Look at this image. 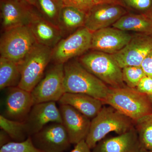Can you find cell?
I'll list each match as a JSON object with an SVG mask.
<instances>
[{
    "label": "cell",
    "instance_id": "obj_1",
    "mask_svg": "<svg viewBox=\"0 0 152 152\" xmlns=\"http://www.w3.org/2000/svg\"><path fill=\"white\" fill-rule=\"evenodd\" d=\"M64 90L65 93L88 95L103 101L110 87L91 73L73 58L64 64Z\"/></svg>",
    "mask_w": 152,
    "mask_h": 152
},
{
    "label": "cell",
    "instance_id": "obj_2",
    "mask_svg": "<svg viewBox=\"0 0 152 152\" xmlns=\"http://www.w3.org/2000/svg\"><path fill=\"white\" fill-rule=\"evenodd\" d=\"M104 104L111 106L135 122L152 113V99L136 89L110 88Z\"/></svg>",
    "mask_w": 152,
    "mask_h": 152
},
{
    "label": "cell",
    "instance_id": "obj_3",
    "mask_svg": "<svg viewBox=\"0 0 152 152\" xmlns=\"http://www.w3.org/2000/svg\"><path fill=\"white\" fill-rule=\"evenodd\" d=\"M135 122L111 106H103L91 120L86 142L91 150L109 133L118 135L126 132L134 127Z\"/></svg>",
    "mask_w": 152,
    "mask_h": 152
},
{
    "label": "cell",
    "instance_id": "obj_4",
    "mask_svg": "<svg viewBox=\"0 0 152 152\" xmlns=\"http://www.w3.org/2000/svg\"><path fill=\"white\" fill-rule=\"evenodd\" d=\"M81 64L110 88L127 86L123 79L121 69L112 55L93 51L80 56Z\"/></svg>",
    "mask_w": 152,
    "mask_h": 152
},
{
    "label": "cell",
    "instance_id": "obj_5",
    "mask_svg": "<svg viewBox=\"0 0 152 152\" xmlns=\"http://www.w3.org/2000/svg\"><path fill=\"white\" fill-rule=\"evenodd\" d=\"M53 49L37 44L21 61L18 64L21 73L19 88L31 92L45 75L51 61Z\"/></svg>",
    "mask_w": 152,
    "mask_h": 152
},
{
    "label": "cell",
    "instance_id": "obj_6",
    "mask_svg": "<svg viewBox=\"0 0 152 152\" xmlns=\"http://www.w3.org/2000/svg\"><path fill=\"white\" fill-rule=\"evenodd\" d=\"M37 44L28 26L5 30L0 39L1 56L19 64Z\"/></svg>",
    "mask_w": 152,
    "mask_h": 152
},
{
    "label": "cell",
    "instance_id": "obj_7",
    "mask_svg": "<svg viewBox=\"0 0 152 152\" xmlns=\"http://www.w3.org/2000/svg\"><path fill=\"white\" fill-rule=\"evenodd\" d=\"M92 36V32L83 27L62 38L53 49L52 61L53 64H64L84 54L91 49Z\"/></svg>",
    "mask_w": 152,
    "mask_h": 152
},
{
    "label": "cell",
    "instance_id": "obj_8",
    "mask_svg": "<svg viewBox=\"0 0 152 152\" xmlns=\"http://www.w3.org/2000/svg\"><path fill=\"white\" fill-rule=\"evenodd\" d=\"M64 64H53L31 92L34 104L58 102L64 94Z\"/></svg>",
    "mask_w": 152,
    "mask_h": 152
},
{
    "label": "cell",
    "instance_id": "obj_9",
    "mask_svg": "<svg viewBox=\"0 0 152 152\" xmlns=\"http://www.w3.org/2000/svg\"><path fill=\"white\" fill-rule=\"evenodd\" d=\"M30 137L34 145L43 152H64L72 144L61 123L49 124Z\"/></svg>",
    "mask_w": 152,
    "mask_h": 152
},
{
    "label": "cell",
    "instance_id": "obj_10",
    "mask_svg": "<svg viewBox=\"0 0 152 152\" xmlns=\"http://www.w3.org/2000/svg\"><path fill=\"white\" fill-rule=\"evenodd\" d=\"M7 89L1 115L13 121L24 122L34 105L31 92L19 87Z\"/></svg>",
    "mask_w": 152,
    "mask_h": 152
},
{
    "label": "cell",
    "instance_id": "obj_11",
    "mask_svg": "<svg viewBox=\"0 0 152 152\" xmlns=\"http://www.w3.org/2000/svg\"><path fill=\"white\" fill-rule=\"evenodd\" d=\"M151 51L152 39L137 34L133 36L122 50L111 55L122 69L130 66H141L145 58Z\"/></svg>",
    "mask_w": 152,
    "mask_h": 152
},
{
    "label": "cell",
    "instance_id": "obj_12",
    "mask_svg": "<svg viewBox=\"0 0 152 152\" xmlns=\"http://www.w3.org/2000/svg\"><path fill=\"white\" fill-rule=\"evenodd\" d=\"M133 36L119 29L107 27L92 33L91 49L113 55L122 50Z\"/></svg>",
    "mask_w": 152,
    "mask_h": 152
},
{
    "label": "cell",
    "instance_id": "obj_13",
    "mask_svg": "<svg viewBox=\"0 0 152 152\" xmlns=\"http://www.w3.org/2000/svg\"><path fill=\"white\" fill-rule=\"evenodd\" d=\"M22 0H2L1 24L2 31L17 27L28 26L34 10Z\"/></svg>",
    "mask_w": 152,
    "mask_h": 152
},
{
    "label": "cell",
    "instance_id": "obj_14",
    "mask_svg": "<svg viewBox=\"0 0 152 152\" xmlns=\"http://www.w3.org/2000/svg\"><path fill=\"white\" fill-rule=\"evenodd\" d=\"M126 13L117 3L95 4L87 14L85 27L92 33L109 27Z\"/></svg>",
    "mask_w": 152,
    "mask_h": 152
},
{
    "label": "cell",
    "instance_id": "obj_15",
    "mask_svg": "<svg viewBox=\"0 0 152 152\" xmlns=\"http://www.w3.org/2000/svg\"><path fill=\"white\" fill-rule=\"evenodd\" d=\"M24 122L29 136L38 133L50 123L62 124L59 109L53 102L34 104Z\"/></svg>",
    "mask_w": 152,
    "mask_h": 152
},
{
    "label": "cell",
    "instance_id": "obj_16",
    "mask_svg": "<svg viewBox=\"0 0 152 152\" xmlns=\"http://www.w3.org/2000/svg\"><path fill=\"white\" fill-rule=\"evenodd\" d=\"M62 124L71 144L85 140L89 132L91 120L68 105L59 104Z\"/></svg>",
    "mask_w": 152,
    "mask_h": 152
},
{
    "label": "cell",
    "instance_id": "obj_17",
    "mask_svg": "<svg viewBox=\"0 0 152 152\" xmlns=\"http://www.w3.org/2000/svg\"><path fill=\"white\" fill-rule=\"evenodd\" d=\"M135 128L116 137L103 139L91 152H144Z\"/></svg>",
    "mask_w": 152,
    "mask_h": 152
},
{
    "label": "cell",
    "instance_id": "obj_18",
    "mask_svg": "<svg viewBox=\"0 0 152 152\" xmlns=\"http://www.w3.org/2000/svg\"><path fill=\"white\" fill-rule=\"evenodd\" d=\"M28 26L38 44L53 49L63 38L58 27L34 11Z\"/></svg>",
    "mask_w": 152,
    "mask_h": 152
},
{
    "label": "cell",
    "instance_id": "obj_19",
    "mask_svg": "<svg viewBox=\"0 0 152 152\" xmlns=\"http://www.w3.org/2000/svg\"><path fill=\"white\" fill-rule=\"evenodd\" d=\"M58 102L59 104L71 106L91 120L99 113L104 105L101 100L77 93H65Z\"/></svg>",
    "mask_w": 152,
    "mask_h": 152
},
{
    "label": "cell",
    "instance_id": "obj_20",
    "mask_svg": "<svg viewBox=\"0 0 152 152\" xmlns=\"http://www.w3.org/2000/svg\"><path fill=\"white\" fill-rule=\"evenodd\" d=\"M87 14L72 7H63L60 11L58 27L66 38L80 28L85 27Z\"/></svg>",
    "mask_w": 152,
    "mask_h": 152
},
{
    "label": "cell",
    "instance_id": "obj_21",
    "mask_svg": "<svg viewBox=\"0 0 152 152\" xmlns=\"http://www.w3.org/2000/svg\"><path fill=\"white\" fill-rule=\"evenodd\" d=\"M112 26L126 32L152 34V21L145 15L126 14Z\"/></svg>",
    "mask_w": 152,
    "mask_h": 152
},
{
    "label": "cell",
    "instance_id": "obj_22",
    "mask_svg": "<svg viewBox=\"0 0 152 152\" xmlns=\"http://www.w3.org/2000/svg\"><path fill=\"white\" fill-rule=\"evenodd\" d=\"M20 80L21 73L18 64L0 57V89L18 87Z\"/></svg>",
    "mask_w": 152,
    "mask_h": 152
},
{
    "label": "cell",
    "instance_id": "obj_23",
    "mask_svg": "<svg viewBox=\"0 0 152 152\" xmlns=\"http://www.w3.org/2000/svg\"><path fill=\"white\" fill-rule=\"evenodd\" d=\"M0 127L7 133L13 141L21 142L28 137L24 122L18 121L0 115Z\"/></svg>",
    "mask_w": 152,
    "mask_h": 152
},
{
    "label": "cell",
    "instance_id": "obj_24",
    "mask_svg": "<svg viewBox=\"0 0 152 152\" xmlns=\"http://www.w3.org/2000/svg\"><path fill=\"white\" fill-rule=\"evenodd\" d=\"M134 127L142 148L152 151V113L135 122Z\"/></svg>",
    "mask_w": 152,
    "mask_h": 152
},
{
    "label": "cell",
    "instance_id": "obj_25",
    "mask_svg": "<svg viewBox=\"0 0 152 152\" xmlns=\"http://www.w3.org/2000/svg\"><path fill=\"white\" fill-rule=\"evenodd\" d=\"M36 6L39 7L44 18L58 27L61 8L55 0H36Z\"/></svg>",
    "mask_w": 152,
    "mask_h": 152
},
{
    "label": "cell",
    "instance_id": "obj_26",
    "mask_svg": "<svg viewBox=\"0 0 152 152\" xmlns=\"http://www.w3.org/2000/svg\"><path fill=\"white\" fill-rule=\"evenodd\" d=\"M123 79L127 86L136 89L141 80L145 76L141 66H130L122 69Z\"/></svg>",
    "mask_w": 152,
    "mask_h": 152
},
{
    "label": "cell",
    "instance_id": "obj_27",
    "mask_svg": "<svg viewBox=\"0 0 152 152\" xmlns=\"http://www.w3.org/2000/svg\"><path fill=\"white\" fill-rule=\"evenodd\" d=\"M0 152H43L38 149L33 144L29 136L21 142L12 141L1 147Z\"/></svg>",
    "mask_w": 152,
    "mask_h": 152
},
{
    "label": "cell",
    "instance_id": "obj_28",
    "mask_svg": "<svg viewBox=\"0 0 152 152\" xmlns=\"http://www.w3.org/2000/svg\"><path fill=\"white\" fill-rule=\"evenodd\" d=\"M61 8L72 7L87 14L95 5L94 0H55Z\"/></svg>",
    "mask_w": 152,
    "mask_h": 152
},
{
    "label": "cell",
    "instance_id": "obj_29",
    "mask_svg": "<svg viewBox=\"0 0 152 152\" xmlns=\"http://www.w3.org/2000/svg\"><path fill=\"white\" fill-rule=\"evenodd\" d=\"M136 89L152 99V78L147 75L144 76Z\"/></svg>",
    "mask_w": 152,
    "mask_h": 152
},
{
    "label": "cell",
    "instance_id": "obj_30",
    "mask_svg": "<svg viewBox=\"0 0 152 152\" xmlns=\"http://www.w3.org/2000/svg\"><path fill=\"white\" fill-rule=\"evenodd\" d=\"M130 7L140 11L149 10L152 6V0H124Z\"/></svg>",
    "mask_w": 152,
    "mask_h": 152
},
{
    "label": "cell",
    "instance_id": "obj_31",
    "mask_svg": "<svg viewBox=\"0 0 152 152\" xmlns=\"http://www.w3.org/2000/svg\"><path fill=\"white\" fill-rule=\"evenodd\" d=\"M146 75L152 78V51L145 58L141 65Z\"/></svg>",
    "mask_w": 152,
    "mask_h": 152
},
{
    "label": "cell",
    "instance_id": "obj_32",
    "mask_svg": "<svg viewBox=\"0 0 152 152\" xmlns=\"http://www.w3.org/2000/svg\"><path fill=\"white\" fill-rule=\"evenodd\" d=\"M70 152H91V151L86 141L83 140L76 144L74 149Z\"/></svg>",
    "mask_w": 152,
    "mask_h": 152
},
{
    "label": "cell",
    "instance_id": "obj_33",
    "mask_svg": "<svg viewBox=\"0 0 152 152\" xmlns=\"http://www.w3.org/2000/svg\"><path fill=\"white\" fill-rule=\"evenodd\" d=\"M10 137L5 131L1 129L0 132V147H2L4 145L10 142Z\"/></svg>",
    "mask_w": 152,
    "mask_h": 152
},
{
    "label": "cell",
    "instance_id": "obj_34",
    "mask_svg": "<svg viewBox=\"0 0 152 152\" xmlns=\"http://www.w3.org/2000/svg\"><path fill=\"white\" fill-rule=\"evenodd\" d=\"M117 0H94L95 4H112L116 3Z\"/></svg>",
    "mask_w": 152,
    "mask_h": 152
},
{
    "label": "cell",
    "instance_id": "obj_35",
    "mask_svg": "<svg viewBox=\"0 0 152 152\" xmlns=\"http://www.w3.org/2000/svg\"><path fill=\"white\" fill-rule=\"evenodd\" d=\"M31 6L36 5V0H22Z\"/></svg>",
    "mask_w": 152,
    "mask_h": 152
},
{
    "label": "cell",
    "instance_id": "obj_36",
    "mask_svg": "<svg viewBox=\"0 0 152 152\" xmlns=\"http://www.w3.org/2000/svg\"><path fill=\"white\" fill-rule=\"evenodd\" d=\"M145 15L152 21V6L151 8L149 10L148 13L145 14Z\"/></svg>",
    "mask_w": 152,
    "mask_h": 152
},
{
    "label": "cell",
    "instance_id": "obj_37",
    "mask_svg": "<svg viewBox=\"0 0 152 152\" xmlns=\"http://www.w3.org/2000/svg\"><path fill=\"white\" fill-rule=\"evenodd\" d=\"M146 152H152V151H148Z\"/></svg>",
    "mask_w": 152,
    "mask_h": 152
}]
</instances>
